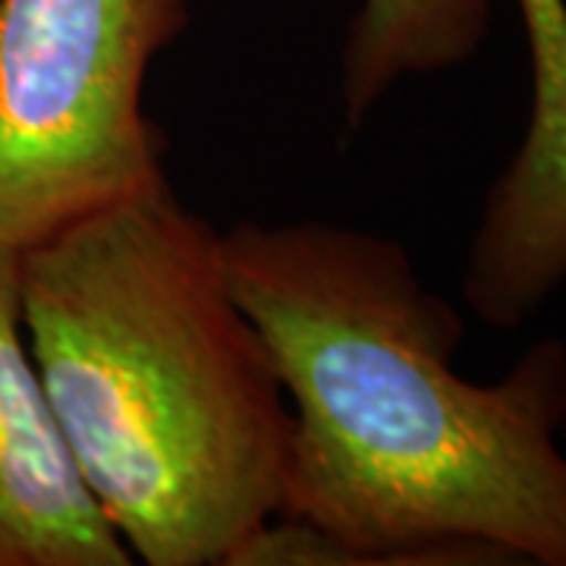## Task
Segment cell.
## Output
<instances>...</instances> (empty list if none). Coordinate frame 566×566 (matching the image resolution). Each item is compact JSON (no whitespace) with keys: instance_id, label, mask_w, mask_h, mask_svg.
Segmentation results:
<instances>
[{"instance_id":"6da1fadb","label":"cell","mask_w":566,"mask_h":566,"mask_svg":"<svg viewBox=\"0 0 566 566\" xmlns=\"http://www.w3.org/2000/svg\"><path fill=\"white\" fill-rule=\"evenodd\" d=\"M221 255L293 416L277 516L327 535L334 566H566L560 340L475 385L453 371L457 308L400 243L344 223H240Z\"/></svg>"},{"instance_id":"7a4b0ae2","label":"cell","mask_w":566,"mask_h":566,"mask_svg":"<svg viewBox=\"0 0 566 566\" xmlns=\"http://www.w3.org/2000/svg\"><path fill=\"white\" fill-rule=\"evenodd\" d=\"M20 308L70 457L133 560L230 566L281 513L293 416L221 233L155 182L20 249Z\"/></svg>"},{"instance_id":"3957f363","label":"cell","mask_w":566,"mask_h":566,"mask_svg":"<svg viewBox=\"0 0 566 566\" xmlns=\"http://www.w3.org/2000/svg\"><path fill=\"white\" fill-rule=\"evenodd\" d=\"M186 25L189 0H0L3 249L167 180L142 102Z\"/></svg>"},{"instance_id":"277c9868","label":"cell","mask_w":566,"mask_h":566,"mask_svg":"<svg viewBox=\"0 0 566 566\" xmlns=\"http://www.w3.org/2000/svg\"><path fill=\"white\" fill-rule=\"evenodd\" d=\"M532 51V120L491 189L463 296L491 327H520L566 281V0H520Z\"/></svg>"},{"instance_id":"5b68a950","label":"cell","mask_w":566,"mask_h":566,"mask_svg":"<svg viewBox=\"0 0 566 566\" xmlns=\"http://www.w3.org/2000/svg\"><path fill=\"white\" fill-rule=\"evenodd\" d=\"M82 482L25 344L20 252L0 245V566H129Z\"/></svg>"},{"instance_id":"8992f818","label":"cell","mask_w":566,"mask_h":566,"mask_svg":"<svg viewBox=\"0 0 566 566\" xmlns=\"http://www.w3.org/2000/svg\"><path fill=\"white\" fill-rule=\"evenodd\" d=\"M488 29L491 0H363L344 44L346 123L359 129L397 82L465 63Z\"/></svg>"}]
</instances>
